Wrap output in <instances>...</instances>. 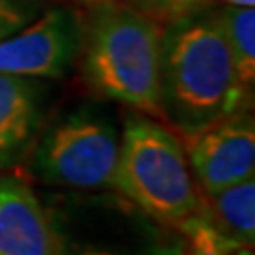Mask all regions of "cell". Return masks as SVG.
Here are the masks:
<instances>
[{"label": "cell", "mask_w": 255, "mask_h": 255, "mask_svg": "<svg viewBox=\"0 0 255 255\" xmlns=\"http://www.w3.org/2000/svg\"><path fill=\"white\" fill-rule=\"evenodd\" d=\"M176 231L183 238L182 255H233L240 248L212 227L199 212L189 216Z\"/></svg>", "instance_id": "12"}, {"label": "cell", "mask_w": 255, "mask_h": 255, "mask_svg": "<svg viewBox=\"0 0 255 255\" xmlns=\"http://www.w3.org/2000/svg\"><path fill=\"white\" fill-rule=\"evenodd\" d=\"M163 25L130 6L104 8L85 40V82L102 97L163 121Z\"/></svg>", "instance_id": "2"}, {"label": "cell", "mask_w": 255, "mask_h": 255, "mask_svg": "<svg viewBox=\"0 0 255 255\" xmlns=\"http://www.w3.org/2000/svg\"><path fill=\"white\" fill-rule=\"evenodd\" d=\"M229 6H240V8H254L255 0H225Z\"/></svg>", "instance_id": "15"}, {"label": "cell", "mask_w": 255, "mask_h": 255, "mask_svg": "<svg viewBox=\"0 0 255 255\" xmlns=\"http://www.w3.org/2000/svg\"><path fill=\"white\" fill-rule=\"evenodd\" d=\"M197 212L240 248H252L255 242V180L248 178L218 193L201 195Z\"/></svg>", "instance_id": "10"}, {"label": "cell", "mask_w": 255, "mask_h": 255, "mask_svg": "<svg viewBox=\"0 0 255 255\" xmlns=\"http://www.w3.org/2000/svg\"><path fill=\"white\" fill-rule=\"evenodd\" d=\"M42 125V95L32 78L0 74V170L17 166Z\"/></svg>", "instance_id": "9"}, {"label": "cell", "mask_w": 255, "mask_h": 255, "mask_svg": "<svg viewBox=\"0 0 255 255\" xmlns=\"http://www.w3.org/2000/svg\"><path fill=\"white\" fill-rule=\"evenodd\" d=\"M246 97L218 13L202 9L164 27L163 121L189 138L238 112Z\"/></svg>", "instance_id": "1"}, {"label": "cell", "mask_w": 255, "mask_h": 255, "mask_svg": "<svg viewBox=\"0 0 255 255\" xmlns=\"http://www.w3.org/2000/svg\"><path fill=\"white\" fill-rule=\"evenodd\" d=\"M208 4L210 0H130L128 6L166 27L178 19L206 9Z\"/></svg>", "instance_id": "13"}, {"label": "cell", "mask_w": 255, "mask_h": 255, "mask_svg": "<svg viewBox=\"0 0 255 255\" xmlns=\"http://www.w3.org/2000/svg\"><path fill=\"white\" fill-rule=\"evenodd\" d=\"M40 182L70 189H114L119 134L106 118L80 110L59 119L32 146Z\"/></svg>", "instance_id": "4"}, {"label": "cell", "mask_w": 255, "mask_h": 255, "mask_svg": "<svg viewBox=\"0 0 255 255\" xmlns=\"http://www.w3.org/2000/svg\"><path fill=\"white\" fill-rule=\"evenodd\" d=\"M55 255H182L183 238L166 237L161 223L125 202L95 208L49 206Z\"/></svg>", "instance_id": "5"}, {"label": "cell", "mask_w": 255, "mask_h": 255, "mask_svg": "<svg viewBox=\"0 0 255 255\" xmlns=\"http://www.w3.org/2000/svg\"><path fill=\"white\" fill-rule=\"evenodd\" d=\"M233 255H254V252H252V248H238Z\"/></svg>", "instance_id": "16"}, {"label": "cell", "mask_w": 255, "mask_h": 255, "mask_svg": "<svg viewBox=\"0 0 255 255\" xmlns=\"http://www.w3.org/2000/svg\"><path fill=\"white\" fill-rule=\"evenodd\" d=\"M40 0H0V40L38 17Z\"/></svg>", "instance_id": "14"}, {"label": "cell", "mask_w": 255, "mask_h": 255, "mask_svg": "<svg viewBox=\"0 0 255 255\" xmlns=\"http://www.w3.org/2000/svg\"><path fill=\"white\" fill-rule=\"evenodd\" d=\"M78 2H89V4H97V2H114V0H78Z\"/></svg>", "instance_id": "17"}, {"label": "cell", "mask_w": 255, "mask_h": 255, "mask_svg": "<svg viewBox=\"0 0 255 255\" xmlns=\"http://www.w3.org/2000/svg\"><path fill=\"white\" fill-rule=\"evenodd\" d=\"M80 32L63 8L47 9L27 27L0 40V74L61 78L76 57Z\"/></svg>", "instance_id": "7"}, {"label": "cell", "mask_w": 255, "mask_h": 255, "mask_svg": "<svg viewBox=\"0 0 255 255\" xmlns=\"http://www.w3.org/2000/svg\"><path fill=\"white\" fill-rule=\"evenodd\" d=\"M238 82L252 93L255 82V9L227 6L218 13Z\"/></svg>", "instance_id": "11"}, {"label": "cell", "mask_w": 255, "mask_h": 255, "mask_svg": "<svg viewBox=\"0 0 255 255\" xmlns=\"http://www.w3.org/2000/svg\"><path fill=\"white\" fill-rule=\"evenodd\" d=\"M0 255H55L49 208L30 183L0 170Z\"/></svg>", "instance_id": "8"}, {"label": "cell", "mask_w": 255, "mask_h": 255, "mask_svg": "<svg viewBox=\"0 0 255 255\" xmlns=\"http://www.w3.org/2000/svg\"><path fill=\"white\" fill-rule=\"evenodd\" d=\"M185 140L187 163L201 195L254 178L255 123L248 112L238 110Z\"/></svg>", "instance_id": "6"}, {"label": "cell", "mask_w": 255, "mask_h": 255, "mask_svg": "<svg viewBox=\"0 0 255 255\" xmlns=\"http://www.w3.org/2000/svg\"><path fill=\"white\" fill-rule=\"evenodd\" d=\"M114 189L163 227L178 229L201 204L180 138L163 121L130 114L119 136Z\"/></svg>", "instance_id": "3"}]
</instances>
